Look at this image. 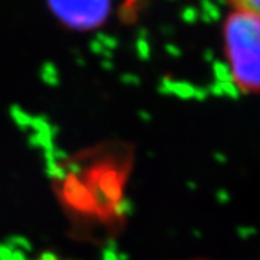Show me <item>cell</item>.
Instances as JSON below:
<instances>
[{
	"instance_id": "cell-2",
	"label": "cell",
	"mask_w": 260,
	"mask_h": 260,
	"mask_svg": "<svg viewBox=\"0 0 260 260\" xmlns=\"http://www.w3.org/2000/svg\"><path fill=\"white\" fill-rule=\"evenodd\" d=\"M56 19L74 30L102 26L110 13L112 0H47Z\"/></svg>"
},
{
	"instance_id": "cell-1",
	"label": "cell",
	"mask_w": 260,
	"mask_h": 260,
	"mask_svg": "<svg viewBox=\"0 0 260 260\" xmlns=\"http://www.w3.org/2000/svg\"><path fill=\"white\" fill-rule=\"evenodd\" d=\"M224 52L233 83L243 93H260V18L233 10L224 20Z\"/></svg>"
},
{
	"instance_id": "cell-3",
	"label": "cell",
	"mask_w": 260,
	"mask_h": 260,
	"mask_svg": "<svg viewBox=\"0 0 260 260\" xmlns=\"http://www.w3.org/2000/svg\"><path fill=\"white\" fill-rule=\"evenodd\" d=\"M233 10L247 12L260 18V0H227Z\"/></svg>"
}]
</instances>
